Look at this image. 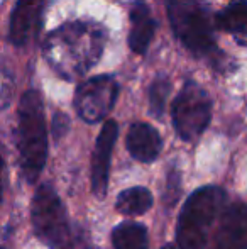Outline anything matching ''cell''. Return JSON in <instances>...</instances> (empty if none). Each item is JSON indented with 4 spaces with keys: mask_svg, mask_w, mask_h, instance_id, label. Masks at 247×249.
<instances>
[{
    "mask_svg": "<svg viewBox=\"0 0 247 249\" xmlns=\"http://www.w3.org/2000/svg\"><path fill=\"white\" fill-rule=\"evenodd\" d=\"M166 12L175 36L191 54L212 61L220 58L214 24L203 0H166Z\"/></svg>",
    "mask_w": 247,
    "mask_h": 249,
    "instance_id": "cell-5",
    "label": "cell"
},
{
    "mask_svg": "<svg viewBox=\"0 0 247 249\" xmlns=\"http://www.w3.org/2000/svg\"><path fill=\"white\" fill-rule=\"evenodd\" d=\"M173 125L186 142L200 138L212 121V99L197 82L188 80L173 102Z\"/></svg>",
    "mask_w": 247,
    "mask_h": 249,
    "instance_id": "cell-6",
    "label": "cell"
},
{
    "mask_svg": "<svg viewBox=\"0 0 247 249\" xmlns=\"http://www.w3.org/2000/svg\"><path fill=\"white\" fill-rule=\"evenodd\" d=\"M69 125V119L68 115L61 114V112H56L53 117V136L54 139H60L63 134H66Z\"/></svg>",
    "mask_w": 247,
    "mask_h": 249,
    "instance_id": "cell-19",
    "label": "cell"
},
{
    "mask_svg": "<svg viewBox=\"0 0 247 249\" xmlns=\"http://www.w3.org/2000/svg\"><path fill=\"white\" fill-rule=\"evenodd\" d=\"M5 185H7V164H5V156H3L2 142H0V203L3 202Z\"/></svg>",
    "mask_w": 247,
    "mask_h": 249,
    "instance_id": "cell-20",
    "label": "cell"
},
{
    "mask_svg": "<svg viewBox=\"0 0 247 249\" xmlns=\"http://www.w3.org/2000/svg\"><path fill=\"white\" fill-rule=\"evenodd\" d=\"M0 249H2V248H0Z\"/></svg>",
    "mask_w": 247,
    "mask_h": 249,
    "instance_id": "cell-22",
    "label": "cell"
},
{
    "mask_svg": "<svg viewBox=\"0 0 247 249\" xmlns=\"http://www.w3.org/2000/svg\"><path fill=\"white\" fill-rule=\"evenodd\" d=\"M105 43L107 31L103 26L90 20H71L46 37L43 54L53 71L73 82L100 61Z\"/></svg>",
    "mask_w": 247,
    "mask_h": 249,
    "instance_id": "cell-1",
    "label": "cell"
},
{
    "mask_svg": "<svg viewBox=\"0 0 247 249\" xmlns=\"http://www.w3.org/2000/svg\"><path fill=\"white\" fill-rule=\"evenodd\" d=\"M215 26L229 34L247 37V0L229 3L215 16Z\"/></svg>",
    "mask_w": 247,
    "mask_h": 249,
    "instance_id": "cell-14",
    "label": "cell"
},
{
    "mask_svg": "<svg viewBox=\"0 0 247 249\" xmlns=\"http://www.w3.org/2000/svg\"><path fill=\"white\" fill-rule=\"evenodd\" d=\"M210 249H247V205L231 203L224 209Z\"/></svg>",
    "mask_w": 247,
    "mask_h": 249,
    "instance_id": "cell-9",
    "label": "cell"
},
{
    "mask_svg": "<svg viewBox=\"0 0 247 249\" xmlns=\"http://www.w3.org/2000/svg\"><path fill=\"white\" fill-rule=\"evenodd\" d=\"M119 136V125L115 121H107L95 141L92 154V192L97 198L102 200L109 192L110 161H112L114 146Z\"/></svg>",
    "mask_w": 247,
    "mask_h": 249,
    "instance_id": "cell-8",
    "label": "cell"
},
{
    "mask_svg": "<svg viewBox=\"0 0 247 249\" xmlns=\"http://www.w3.org/2000/svg\"><path fill=\"white\" fill-rule=\"evenodd\" d=\"M46 0H17L9 24V41L22 48L39 33Z\"/></svg>",
    "mask_w": 247,
    "mask_h": 249,
    "instance_id": "cell-10",
    "label": "cell"
},
{
    "mask_svg": "<svg viewBox=\"0 0 247 249\" xmlns=\"http://www.w3.org/2000/svg\"><path fill=\"white\" fill-rule=\"evenodd\" d=\"M180 192H181V180H180V173L178 170H171L168 177V187H166V195L165 200L168 205H173V203L178 202Z\"/></svg>",
    "mask_w": 247,
    "mask_h": 249,
    "instance_id": "cell-18",
    "label": "cell"
},
{
    "mask_svg": "<svg viewBox=\"0 0 247 249\" xmlns=\"http://www.w3.org/2000/svg\"><path fill=\"white\" fill-rule=\"evenodd\" d=\"M156 33V20L146 2L137 0L131 9V31L129 46L135 54H146Z\"/></svg>",
    "mask_w": 247,
    "mask_h": 249,
    "instance_id": "cell-12",
    "label": "cell"
},
{
    "mask_svg": "<svg viewBox=\"0 0 247 249\" xmlns=\"http://www.w3.org/2000/svg\"><path fill=\"white\" fill-rule=\"evenodd\" d=\"M154 203L152 194L144 187H132L120 192L115 202L117 212L124 215H142Z\"/></svg>",
    "mask_w": 247,
    "mask_h": 249,
    "instance_id": "cell-15",
    "label": "cell"
},
{
    "mask_svg": "<svg viewBox=\"0 0 247 249\" xmlns=\"http://www.w3.org/2000/svg\"><path fill=\"white\" fill-rule=\"evenodd\" d=\"M16 144L19 151V166L27 183L39 180L48 160V127L43 97L31 89L20 97L17 105Z\"/></svg>",
    "mask_w": 247,
    "mask_h": 249,
    "instance_id": "cell-2",
    "label": "cell"
},
{
    "mask_svg": "<svg viewBox=\"0 0 247 249\" xmlns=\"http://www.w3.org/2000/svg\"><path fill=\"white\" fill-rule=\"evenodd\" d=\"M14 95V76L9 70L0 66V112L10 105Z\"/></svg>",
    "mask_w": 247,
    "mask_h": 249,
    "instance_id": "cell-17",
    "label": "cell"
},
{
    "mask_svg": "<svg viewBox=\"0 0 247 249\" xmlns=\"http://www.w3.org/2000/svg\"><path fill=\"white\" fill-rule=\"evenodd\" d=\"M227 207V192L217 185L195 190L186 198L178 217V249H205L212 226Z\"/></svg>",
    "mask_w": 247,
    "mask_h": 249,
    "instance_id": "cell-4",
    "label": "cell"
},
{
    "mask_svg": "<svg viewBox=\"0 0 247 249\" xmlns=\"http://www.w3.org/2000/svg\"><path fill=\"white\" fill-rule=\"evenodd\" d=\"M114 249H148V229L134 220H124L112 231Z\"/></svg>",
    "mask_w": 247,
    "mask_h": 249,
    "instance_id": "cell-13",
    "label": "cell"
},
{
    "mask_svg": "<svg viewBox=\"0 0 247 249\" xmlns=\"http://www.w3.org/2000/svg\"><path fill=\"white\" fill-rule=\"evenodd\" d=\"M34 234L51 249H90L82 229L69 226L66 207L53 185L43 183L36 188L31 203Z\"/></svg>",
    "mask_w": 247,
    "mask_h": 249,
    "instance_id": "cell-3",
    "label": "cell"
},
{
    "mask_svg": "<svg viewBox=\"0 0 247 249\" xmlns=\"http://www.w3.org/2000/svg\"><path fill=\"white\" fill-rule=\"evenodd\" d=\"M161 249H176V248H175V244H165Z\"/></svg>",
    "mask_w": 247,
    "mask_h": 249,
    "instance_id": "cell-21",
    "label": "cell"
},
{
    "mask_svg": "<svg viewBox=\"0 0 247 249\" xmlns=\"http://www.w3.org/2000/svg\"><path fill=\"white\" fill-rule=\"evenodd\" d=\"M119 82L112 75H97L82 82L75 92V108L86 124L103 121L119 97Z\"/></svg>",
    "mask_w": 247,
    "mask_h": 249,
    "instance_id": "cell-7",
    "label": "cell"
},
{
    "mask_svg": "<svg viewBox=\"0 0 247 249\" xmlns=\"http://www.w3.org/2000/svg\"><path fill=\"white\" fill-rule=\"evenodd\" d=\"M171 93V82L166 75H158L149 85L148 99H149V112L152 117L161 119L165 114L166 100Z\"/></svg>",
    "mask_w": 247,
    "mask_h": 249,
    "instance_id": "cell-16",
    "label": "cell"
},
{
    "mask_svg": "<svg viewBox=\"0 0 247 249\" xmlns=\"http://www.w3.org/2000/svg\"><path fill=\"white\" fill-rule=\"evenodd\" d=\"M125 146L131 156L141 163H152L163 149V139L156 127L146 122H135L129 127Z\"/></svg>",
    "mask_w": 247,
    "mask_h": 249,
    "instance_id": "cell-11",
    "label": "cell"
}]
</instances>
